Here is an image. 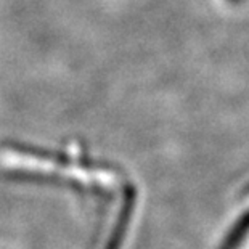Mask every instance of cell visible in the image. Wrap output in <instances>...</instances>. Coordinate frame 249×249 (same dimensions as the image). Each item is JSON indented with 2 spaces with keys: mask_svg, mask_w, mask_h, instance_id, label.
<instances>
[{
  "mask_svg": "<svg viewBox=\"0 0 249 249\" xmlns=\"http://www.w3.org/2000/svg\"><path fill=\"white\" fill-rule=\"evenodd\" d=\"M134 206H135V192L132 188H129L125 192V195H124L123 208H121L118 222H116V229H114L113 235H111V238H109L107 249H121V245H123V240H124L125 231H127V227H129Z\"/></svg>",
  "mask_w": 249,
  "mask_h": 249,
  "instance_id": "cell-1",
  "label": "cell"
},
{
  "mask_svg": "<svg viewBox=\"0 0 249 249\" xmlns=\"http://www.w3.org/2000/svg\"><path fill=\"white\" fill-rule=\"evenodd\" d=\"M230 2H240V0H230Z\"/></svg>",
  "mask_w": 249,
  "mask_h": 249,
  "instance_id": "cell-2",
  "label": "cell"
}]
</instances>
